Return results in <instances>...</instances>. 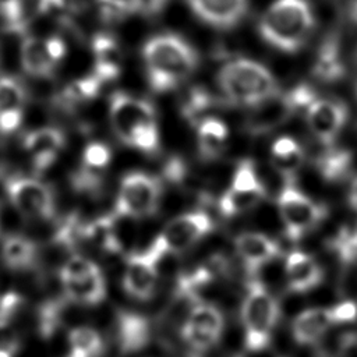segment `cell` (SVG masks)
I'll return each mask as SVG.
<instances>
[{
  "label": "cell",
  "mask_w": 357,
  "mask_h": 357,
  "mask_svg": "<svg viewBox=\"0 0 357 357\" xmlns=\"http://www.w3.org/2000/svg\"><path fill=\"white\" fill-rule=\"evenodd\" d=\"M102 85L103 82L95 74H92V75L77 78L73 82H70L64 88L63 95H64V99L70 103L88 102L99 95Z\"/></svg>",
  "instance_id": "f546056e"
},
{
  "label": "cell",
  "mask_w": 357,
  "mask_h": 357,
  "mask_svg": "<svg viewBox=\"0 0 357 357\" xmlns=\"http://www.w3.org/2000/svg\"><path fill=\"white\" fill-rule=\"evenodd\" d=\"M166 4V0H138V11L144 14H156Z\"/></svg>",
  "instance_id": "7bdbcfd3"
},
{
  "label": "cell",
  "mask_w": 357,
  "mask_h": 357,
  "mask_svg": "<svg viewBox=\"0 0 357 357\" xmlns=\"http://www.w3.org/2000/svg\"><path fill=\"white\" fill-rule=\"evenodd\" d=\"M160 197L158 177L145 172H130L120 180L113 213L130 219L152 216L159 208Z\"/></svg>",
  "instance_id": "8992f818"
},
{
  "label": "cell",
  "mask_w": 357,
  "mask_h": 357,
  "mask_svg": "<svg viewBox=\"0 0 357 357\" xmlns=\"http://www.w3.org/2000/svg\"><path fill=\"white\" fill-rule=\"evenodd\" d=\"M237 258L247 271H258L280 255L276 240L262 231H243L233 240Z\"/></svg>",
  "instance_id": "9a60e30c"
},
{
  "label": "cell",
  "mask_w": 357,
  "mask_h": 357,
  "mask_svg": "<svg viewBox=\"0 0 357 357\" xmlns=\"http://www.w3.org/2000/svg\"><path fill=\"white\" fill-rule=\"evenodd\" d=\"M112 159V149L99 141L89 142L82 152V166L100 173L107 167Z\"/></svg>",
  "instance_id": "1f68e13d"
},
{
  "label": "cell",
  "mask_w": 357,
  "mask_h": 357,
  "mask_svg": "<svg viewBox=\"0 0 357 357\" xmlns=\"http://www.w3.org/2000/svg\"><path fill=\"white\" fill-rule=\"evenodd\" d=\"M333 319L336 325H346L351 324L357 319V304L351 300L339 301L333 305H331Z\"/></svg>",
  "instance_id": "f35d334b"
},
{
  "label": "cell",
  "mask_w": 357,
  "mask_h": 357,
  "mask_svg": "<svg viewBox=\"0 0 357 357\" xmlns=\"http://www.w3.org/2000/svg\"><path fill=\"white\" fill-rule=\"evenodd\" d=\"M114 213L96 218L91 222H84L81 229V241H86L98 250L109 254L121 251V244L116 233Z\"/></svg>",
  "instance_id": "d4e9b609"
},
{
  "label": "cell",
  "mask_w": 357,
  "mask_h": 357,
  "mask_svg": "<svg viewBox=\"0 0 357 357\" xmlns=\"http://www.w3.org/2000/svg\"><path fill=\"white\" fill-rule=\"evenodd\" d=\"M24 113L22 109H11L0 113V132L11 134L17 131L22 123Z\"/></svg>",
  "instance_id": "60d3db41"
},
{
  "label": "cell",
  "mask_w": 357,
  "mask_h": 357,
  "mask_svg": "<svg viewBox=\"0 0 357 357\" xmlns=\"http://www.w3.org/2000/svg\"><path fill=\"white\" fill-rule=\"evenodd\" d=\"M213 229L211 216L204 211H191L172 218L158 234L169 252H183L199 243Z\"/></svg>",
  "instance_id": "4fadbf2b"
},
{
  "label": "cell",
  "mask_w": 357,
  "mask_h": 357,
  "mask_svg": "<svg viewBox=\"0 0 357 357\" xmlns=\"http://www.w3.org/2000/svg\"><path fill=\"white\" fill-rule=\"evenodd\" d=\"M63 291L71 303L98 305L106 298V280L102 269L92 259L71 255L59 272Z\"/></svg>",
  "instance_id": "5b68a950"
},
{
  "label": "cell",
  "mask_w": 357,
  "mask_h": 357,
  "mask_svg": "<svg viewBox=\"0 0 357 357\" xmlns=\"http://www.w3.org/2000/svg\"><path fill=\"white\" fill-rule=\"evenodd\" d=\"M95 75L102 81H113L120 75L123 54L117 40L107 33H96L92 39Z\"/></svg>",
  "instance_id": "44dd1931"
},
{
  "label": "cell",
  "mask_w": 357,
  "mask_h": 357,
  "mask_svg": "<svg viewBox=\"0 0 357 357\" xmlns=\"http://www.w3.org/2000/svg\"><path fill=\"white\" fill-rule=\"evenodd\" d=\"M66 137L54 127H40L25 134L22 139L24 149L31 155L33 170L42 173L47 170L64 148Z\"/></svg>",
  "instance_id": "ac0fdd59"
},
{
  "label": "cell",
  "mask_w": 357,
  "mask_h": 357,
  "mask_svg": "<svg viewBox=\"0 0 357 357\" xmlns=\"http://www.w3.org/2000/svg\"><path fill=\"white\" fill-rule=\"evenodd\" d=\"M17 3H22V0H0V8L11 6V4H17Z\"/></svg>",
  "instance_id": "f6af8a7d"
},
{
  "label": "cell",
  "mask_w": 357,
  "mask_h": 357,
  "mask_svg": "<svg viewBox=\"0 0 357 357\" xmlns=\"http://www.w3.org/2000/svg\"><path fill=\"white\" fill-rule=\"evenodd\" d=\"M75 8V0H38L40 14L53 20H67Z\"/></svg>",
  "instance_id": "836d02e7"
},
{
  "label": "cell",
  "mask_w": 357,
  "mask_h": 357,
  "mask_svg": "<svg viewBox=\"0 0 357 357\" xmlns=\"http://www.w3.org/2000/svg\"><path fill=\"white\" fill-rule=\"evenodd\" d=\"M22 304V297L15 291L4 293L0 297V328L10 324Z\"/></svg>",
  "instance_id": "8d00e7d4"
},
{
  "label": "cell",
  "mask_w": 357,
  "mask_h": 357,
  "mask_svg": "<svg viewBox=\"0 0 357 357\" xmlns=\"http://www.w3.org/2000/svg\"><path fill=\"white\" fill-rule=\"evenodd\" d=\"M149 85L155 92H167L190 77L198 63L191 45L181 36L162 33L149 38L142 47Z\"/></svg>",
  "instance_id": "6da1fadb"
},
{
  "label": "cell",
  "mask_w": 357,
  "mask_h": 357,
  "mask_svg": "<svg viewBox=\"0 0 357 357\" xmlns=\"http://www.w3.org/2000/svg\"><path fill=\"white\" fill-rule=\"evenodd\" d=\"M343 64L337 52V46L333 42H326L318 54L314 66L315 77L321 81H336L343 75Z\"/></svg>",
  "instance_id": "f1b7e54d"
},
{
  "label": "cell",
  "mask_w": 357,
  "mask_h": 357,
  "mask_svg": "<svg viewBox=\"0 0 357 357\" xmlns=\"http://www.w3.org/2000/svg\"><path fill=\"white\" fill-rule=\"evenodd\" d=\"M266 195L265 187L251 159H243L236 166L229 187L219 199V211L226 218L250 213L261 205Z\"/></svg>",
  "instance_id": "ba28073f"
},
{
  "label": "cell",
  "mask_w": 357,
  "mask_h": 357,
  "mask_svg": "<svg viewBox=\"0 0 357 357\" xmlns=\"http://www.w3.org/2000/svg\"><path fill=\"white\" fill-rule=\"evenodd\" d=\"M218 84L229 100L251 107L278 92L273 74L264 64L248 59L226 63L218 74Z\"/></svg>",
  "instance_id": "277c9868"
},
{
  "label": "cell",
  "mask_w": 357,
  "mask_h": 357,
  "mask_svg": "<svg viewBox=\"0 0 357 357\" xmlns=\"http://www.w3.org/2000/svg\"><path fill=\"white\" fill-rule=\"evenodd\" d=\"M350 159L347 158V155L336 152L332 155H328L322 159V165H321V170L324 173L325 177L328 178H336L340 174H343L349 166Z\"/></svg>",
  "instance_id": "74e56055"
},
{
  "label": "cell",
  "mask_w": 357,
  "mask_h": 357,
  "mask_svg": "<svg viewBox=\"0 0 357 357\" xmlns=\"http://www.w3.org/2000/svg\"><path fill=\"white\" fill-rule=\"evenodd\" d=\"M347 120L344 103L333 99H314L307 106V124L314 137L324 144H332Z\"/></svg>",
  "instance_id": "5bb4252c"
},
{
  "label": "cell",
  "mask_w": 357,
  "mask_h": 357,
  "mask_svg": "<svg viewBox=\"0 0 357 357\" xmlns=\"http://www.w3.org/2000/svg\"><path fill=\"white\" fill-rule=\"evenodd\" d=\"M21 66L32 77L47 78L54 73L56 66L47 56L45 40L26 36L21 45Z\"/></svg>",
  "instance_id": "4316f807"
},
{
  "label": "cell",
  "mask_w": 357,
  "mask_h": 357,
  "mask_svg": "<svg viewBox=\"0 0 357 357\" xmlns=\"http://www.w3.org/2000/svg\"><path fill=\"white\" fill-rule=\"evenodd\" d=\"M314 15L307 0H275L262 14L259 32L276 49L298 50L310 38Z\"/></svg>",
  "instance_id": "7a4b0ae2"
},
{
  "label": "cell",
  "mask_w": 357,
  "mask_h": 357,
  "mask_svg": "<svg viewBox=\"0 0 357 357\" xmlns=\"http://www.w3.org/2000/svg\"><path fill=\"white\" fill-rule=\"evenodd\" d=\"M1 259L13 271H26L35 266L38 259L36 244L21 234H8L1 241Z\"/></svg>",
  "instance_id": "484cf974"
},
{
  "label": "cell",
  "mask_w": 357,
  "mask_h": 357,
  "mask_svg": "<svg viewBox=\"0 0 357 357\" xmlns=\"http://www.w3.org/2000/svg\"><path fill=\"white\" fill-rule=\"evenodd\" d=\"M194 14L204 22L230 28L236 25L245 14L248 0H187Z\"/></svg>",
  "instance_id": "d6986e66"
},
{
  "label": "cell",
  "mask_w": 357,
  "mask_h": 357,
  "mask_svg": "<svg viewBox=\"0 0 357 357\" xmlns=\"http://www.w3.org/2000/svg\"><path fill=\"white\" fill-rule=\"evenodd\" d=\"M271 165L284 177H293L303 166L305 153L303 146L289 135L276 138L271 145Z\"/></svg>",
  "instance_id": "cb8c5ba5"
},
{
  "label": "cell",
  "mask_w": 357,
  "mask_h": 357,
  "mask_svg": "<svg viewBox=\"0 0 357 357\" xmlns=\"http://www.w3.org/2000/svg\"><path fill=\"white\" fill-rule=\"evenodd\" d=\"M109 117L119 139L128 145L132 134L142 126L155 123L153 106L139 98L117 91L110 96Z\"/></svg>",
  "instance_id": "7c38bea8"
},
{
  "label": "cell",
  "mask_w": 357,
  "mask_h": 357,
  "mask_svg": "<svg viewBox=\"0 0 357 357\" xmlns=\"http://www.w3.org/2000/svg\"><path fill=\"white\" fill-rule=\"evenodd\" d=\"M244 347L250 353L264 351L272 340L279 319V303L261 280L248 283L241 301Z\"/></svg>",
  "instance_id": "3957f363"
},
{
  "label": "cell",
  "mask_w": 357,
  "mask_h": 357,
  "mask_svg": "<svg viewBox=\"0 0 357 357\" xmlns=\"http://www.w3.org/2000/svg\"><path fill=\"white\" fill-rule=\"evenodd\" d=\"M223 329L222 311L211 303H198L190 310L183 322L181 337L191 349L205 351L220 340Z\"/></svg>",
  "instance_id": "8fae6325"
},
{
  "label": "cell",
  "mask_w": 357,
  "mask_h": 357,
  "mask_svg": "<svg viewBox=\"0 0 357 357\" xmlns=\"http://www.w3.org/2000/svg\"><path fill=\"white\" fill-rule=\"evenodd\" d=\"M25 102V89L22 84L13 77H0V113L11 109H22Z\"/></svg>",
  "instance_id": "4dcf8cb0"
},
{
  "label": "cell",
  "mask_w": 357,
  "mask_h": 357,
  "mask_svg": "<svg viewBox=\"0 0 357 357\" xmlns=\"http://www.w3.org/2000/svg\"><path fill=\"white\" fill-rule=\"evenodd\" d=\"M349 201L351 208L357 212V177L351 181L350 184V191H349Z\"/></svg>",
  "instance_id": "ee69618b"
},
{
  "label": "cell",
  "mask_w": 357,
  "mask_h": 357,
  "mask_svg": "<svg viewBox=\"0 0 357 357\" xmlns=\"http://www.w3.org/2000/svg\"><path fill=\"white\" fill-rule=\"evenodd\" d=\"M6 194L11 205L25 218L35 220L52 219L56 211L54 195L47 184L26 176L6 180Z\"/></svg>",
  "instance_id": "30bf717a"
},
{
  "label": "cell",
  "mask_w": 357,
  "mask_h": 357,
  "mask_svg": "<svg viewBox=\"0 0 357 357\" xmlns=\"http://www.w3.org/2000/svg\"><path fill=\"white\" fill-rule=\"evenodd\" d=\"M70 353L67 357H99L103 349L100 335L91 326H78L68 335Z\"/></svg>",
  "instance_id": "83f0119b"
},
{
  "label": "cell",
  "mask_w": 357,
  "mask_h": 357,
  "mask_svg": "<svg viewBox=\"0 0 357 357\" xmlns=\"http://www.w3.org/2000/svg\"><path fill=\"white\" fill-rule=\"evenodd\" d=\"M283 272L289 290L296 294L310 293L321 284L324 278L318 261L301 250H291L284 257Z\"/></svg>",
  "instance_id": "2e32d148"
},
{
  "label": "cell",
  "mask_w": 357,
  "mask_h": 357,
  "mask_svg": "<svg viewBox=\"0 0 357 357\" xmlns=\"http://www.w3.org/2000/svg\"><path fill=\"white\" fill-rule=\"evenodd\" d=\"M166 254L167 250L159 236H156L148 248L131 252L127 257L123 289L130 297L145 301L155 294L159 279V264Z\"/></svg>",
  "instance_id": "9c48e42d"
},
{
  "label": "cell",
  "mask_w": 357,
  "mask_h": 357,
  "mask_svg": "<svg viewBox=\"0 0 357 357\" xmlns=\"http://www.w3.org/2000/svg\"><path fill=\"white\" fill-rule=\"evenodd\" d=\"M209 105L208 95L201 89H194L190 93V98L184 103V114L190 119H194L198 113L205 110V107Z\"/></svg>",
  "instance_id": "ab89813d"
},
{
  "label": "cell",
  "mask_w": 357,
  "mask_h": 357,
  "mask_svg": "<svg viewBox=\"0 0 357 357\" xmlns=\"http://www.w3.org/2000/svg\"><path fill=\"white\" fill-rule=\"evenodd\" d=\"M353 15H354V18L357 20V3H356V6H354V10H353Z\"/></svg>",
  "instance_id": "bcb514c9"
},
{
  "label": "cell",
  "mask_w": 357,
  "mask_h": 357,
  "mask_svg": "<svg viewBox=\"0 0 357 357\" xmlns=\"http://www.w3.org/2000/svg\"><path fill=\"white\" fill-rule=\"evenodd\" d=\"M45 47H46L49 59L52 60V63L54 66H57L64 59V56L67 53L66 42L57 35H52L47 39H45Z\"/></svg>",
  "instance_id": "b9f144b4"
},
{
  "label": "cell",
  "mask_w": 357,
  "mask_h": 357,
  "mask_svg": "<svg viewBox=\"0 0 357 357\" xmlns=\"http://www.w3.org/2000/svg\"><path fill=\"white\" fill-rule=\"evenodd\" d=\"M336 250L342 259H357V225L343 227L336 240Z\"/></svg>",
  "instance_id": "e575fe53"
},
{
  "label": "cell",
  "mask_w": 357,
  "mask_h": 357,
  "mask_svg": "<svg viewBox=\"0 0 357 357\" xmlns=\"http://www.w3.org/2000/svg\"><path fill=\"white\" fill-rule=\"evenodd\" d=\"M98 3L107 20H114L138 11V0H98Z\"/></svg>",
  "instance_id": "d590c367"
},
{
  "label": "cell",
  "mask_w": 357,
  "mask_h": 357,
  "mask_svg": "<svg viewBox=\"0 0 357 357\" xmlns=\"http://www.w3.org/2000/svg\"><path fill=\"white\" fill-rule=\"evenodd\" d=\"M197 141L202 158L216 159L227 148L229 128L226 123L218 117H204L197 127Z\"/></svg>",
  "instance_id": "603a6c76"
},
{
  "label": "cell",
  "mask_w": 357,
  "mask_h": 357,
  "mask_svg": "<svg viewBox=\"0 0 357 357\" xmlns=\"http://www.w3.org/2000/svg\"><path fill=\"white\" fill-rule=\"evenodd\" d=\"M331 307H311L300 311L291 322V335L300 344H314L335 326Z\"/></svg>",
  "instance_id": "ffe728a7"
},
{
  "label": "cell",
  "mask_w": 357,
  "mask_h": 357,
  "mask_svg": "<svg viewBox=\"0 0 357 357\" xmlns=\"http://www.w3.org/2000/svg\"><path fill=\"white\" fill-rule=\"evenodd\" d=\"M279 219L290 240L314 230L325 218V208L291 183H286L276 198Z\"/></svg>",
  "instance_id": "52a82bcc"
},
{
  "label": "cell",
  "mask_w": 357,
  "mask_h": 357,
  "mask_svg": "<svg viewBox=\"0 0 357 357\" xmlns=\"http://www.w3.org/2000/svg\"><path fill=\"white\" fill-rule=\"evenodd\" d=\"M116 336L119 347L123 353H134L141 350L149 339V326L144 317L119 311L116 318Z\"/></svg>",
  "instance_id": "7402d4cb"
},
{
  "label": "cell",
  "mask_w": 357,
  "mask_h": 357,
  "mask_svg": "<svg viewBox=\"0 0 357 357\" xmlns=\"http://www.w3.org/2000/svg\"><path fill=\"white\" fill-rule=\"evenodd\" d=\"M298 107L293 93L279 95L278 92L261 103L252 106L245 126L254 134H264L284 123Z\"/></svg>",
  "instance_id": "e0dca14e"
},
{
  "label": "cell",
  "mask_w": 357,
  "mask_h": 357,
  "mask_svg": "<svg viewBox=\"0 0 357 357\" xmlns=\"http://www.w3.org/2000/svg\"><path fill=\"white\" fill-rule=\"evenodd\" d=\"M71 184H73L74 190L79 194H86V195L98 194L100 190V185H102L100 173L89 170L82 166L73 174Z\"/></svg>",
  "instance_id": "d6a6232c"
}]
</instances>
